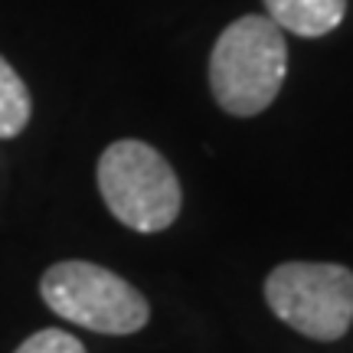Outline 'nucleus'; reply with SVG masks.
Instances as JSON below:
<instances>
[{
    "label": "nucleus",
    "instance_id": "nucleus-5",
    "mask_svg": "<svg viewBox=\"0 0 353 353\" xmlns=\"http://www.w3.org/2000/svg\"><path fill=\"white\" fill-rule=\"evenodd\" d=\"M268 20L298 37H327L347 13V0H265Z\"/></svg>",
    "mask_w": 353,
    "mask_h": 353
},
{
    "label": "nucleus",
    "instance_id": "nucleus-1",
    "mask_svg": "<svg viewBox=\"0 0 353 353\" xmlns=\"http://www.w3.org/2000/svg\"><path fill=\"white\" fill-rule=\"evenodd\" d=\"M288 72V46L262 13L239 17L229 23L210 52V88L219 108L236 118L265 112L281 92Z\"/></svg>",
    "mask_w": 353,
    "mask_h": 353
},
{
    "label": "nucleus",
    "instance_id": "nucleus-3",
    "mask_svg": "<svg viewBox=\"0 0 353 353\" xmlns=\"http://www.w3.org/2000/svg\"><path fill=\"white\" fill-rule=\"evenodd\" d=\"M39 294L52 314L95 334H138L151 307L131 281L95 262H59L39 278Z\"/></svg>",
    "mask_w": 353,
    "mask_h": 353
},
{
    "label": "nucleus",
    "instance_id": "nucleus-7",
    "mask_svg": "<svg viewBox=\"0 0 353 353\" xmlns=\"http://www.w3.org/2000/svg\"><path fill=\"white\" fill-rule=\"evenodd\" d=\"M13 353H85V347H82L79 337L65 334V330L46 327V330H37L33 337H26Z\"/></svg>",
    "mask_w": 353,
    "mask_h": 353
},
{
    "label": "nucleus",
    "instance_id": "nucleus-2",
    "mask_svg": "<svg viewBox=\"0 0 353 353\" xmlns=\"http://www.w3.org/2000/svg\"><path fill=\"white\" fill-rule=\"evenodd\" d=\"M99 190L118 223L134 232H161L180 213V180L157 148L144 141H114L99 157Z\"/></svg>",
    "mask_w": 353,
    "mask_h": 353
},
{
    "label": "nucleus",
    "instance_id": "nucleus-6",
    "mask_svg": "<svg viewBox=\"0 0 353 353\" xmlns=\"http://www.w3.org/2000/svg\"><path fill=\"white\" fill-rule=\"evenodd\" d=\"M30 112H33V101L23 79L0 56V138H17L30 125Z\"/></svg>",
    "mask_w": 353,
    "mask_h": 353
},
{
    "label": "nucleus",
    "instance_id": "nucleus-4",
    "mask_svg": "<svg viewBox=\"0 0 353 353\" xmlns=\"http://www.w3.org/2000/svg\"><path fill=\"white\" fill-rule=\"evenodd\" d=\"M278 321L311 341H341L353 324V272L330 262H285L265 278Z\"/></svg>",
    "mask_w": 353,
    "mask_h": 353
}]
</instances>
